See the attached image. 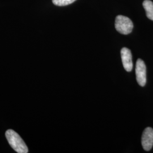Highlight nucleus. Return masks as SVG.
Returning a JSON list of instances; mask_svg holds the SVG:
<instances>
[{"mask_svg":"<svg viewBox=\"0 0 153 153\" xmlns=\"http://www.w3.org/2000/svg\"><path fill=\"white\" fill-rule=\"evenodd\" d=\"M6 137L11 146L16 152L18 153H27V146L21 136L12 129H9L5 133Z\"/></svg>","mask_w":153,"mask_h":153,"instance_id":"nucleus-1","label":"nucleus"},{"mask_svg":"<svg viewBox=\"0 0 153 153\" xmlns=\"http://www.w3.org/2000/svg\"><path fill=\"white\" fill-rule=\"evenodd\" d=\"M115 28L121 34L128 35L132 31L133 24L129 18L120 15L116 18Z\"/></svg>","mask_w":153,"mask_h":153,"instance_id":"nucleus-2","label":"nucleus"},{"mask_svg":"<svg viewBox=\"0 0 153 153\" xmlns=\"http://www.w3.org/2000/svg\"><path fill=\"white\" fill-rule=\"evenodd\" d=\"M136 75L137 82L141 86H144L146 83V68L143 61L138 59L136 66Z\"/></svg>","mask_w":153,"mask_h":153,"instance_id":"nucleus-3","label":"nucleus"},{"mask_svg":"<svg viewBox=\"0 0 153 153\" xmlns=\"http://www.w3.org/2000/svg\"><path fill=\"white\" fill-rule=\"evenodd\" d=\"M142 147L146 151H149L153 146V129L150 127L146 128L142 133L141 139Z\"/></svg>","mask_w":153,"mask_h":153,"instance_id":"nucleus-4","label":"nucleus"},{"mask_svg":"<svg viewBox=\"0 0 153 153\" xmlns=\"http://www.w3.org/2000/svg\"><path fill=\"white\" fill-rule=\"evenodd\" d=\"M121 57L123 65L126 71H131L133 69V62L131 50L127 48H122L121 50Z\"/></svg>","mask_w":153,"mask_h":153,"instance_id":"nucleus-5","label":"nucleus"},{"mask_svg":"<svg viewBox=\"0 0 153 153\" xmlns=\"http://www.w3.org/2000/svg\"><path fill=\"white\" fill-rule=\"evenodd\" d=\"M143 6L146 11V16L149 19L153 21V2L150 0H145Z\"/></svg>","mask_w":153,"mask_h":153,"instance_id":"nucleus-6","label":"nucleus"},{"mask_svg":"<svg viewBox=\"0 0 153 153\" xmlns=\"http://www.w3.org/2000/svg\"><path fill=\"white\" fill-rule=\"evenodd\" d=\"M76 1V0H52V2L55 5L64 6L70 5Z\"/></svg>","mask_w":153,"mask_h":153,"instance_id":"nucleus-7","label":"nucleus"}]
</instances>
